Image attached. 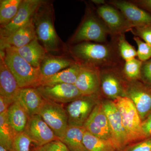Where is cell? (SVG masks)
<instances>
[{"label":"cell","mask_w":151,"mask_h":151,"mask_svg":"<svg viewBox=\"0 0 151 151\" xmlns=\"http://www.w3.org/2000/svg\"><path fill=\"white\" fill-rule=\"evenodd\" d=\"M112 43L84 42L73 45L69 51L73 59L81 64L100 68L119 66L120 57L113 40Z\"/></svg>","instance_id":"obj_1"},{"label":"cell","mask_w":151,"mask_h":151,"mask_svg":"<svg viewBox=\"0 0 151 151\" xmlns=\"http://www.w3.org/2000/svg\"><path fill=\"white\" fill-rule=\"evenodd\" d=\"M51 3L43 1L33 15L32 19L37 37L47 53H58L62 42L55 28L54 13Z\"/></svg>","instance_id":"obj_2"},{"label":"cell","mask_w":151,"mask_h":151,"mask_svg":"<svg viewBox=\"0 0 151 151\" xmlns=\"http://www.w3.org/2000/svg\"><path fill=\"white\" fill-rule=\"evenodd\" d=\"M109 30L102 20L90 7H87L85 15L79 26L70 37V44L93 42L107 43Z\"/></svg>","instance_id":"obj_3"},{"label":"cell","mask_w":151,"mask_h":151,"mask_svg":"<svg viewBox=\"0 0 151 151\" xmlns=\"http://www.w3.org/2000/svg\"><path fill=\"white\" fill-rule=\"evenodd\" d=\"M4 51L5 62L20 88H36L40 86L41 74L39 68L30 65L13 48H6Z\"/></svg>","instance_id":"obj_4"},{"label":"cell","mask_w":151,"mask_h":151,"mask_svg":"<svg viewBox=\"0 0 151 151\" xmlns=\"http://www.w3.org/2000/svg\"><path fill=\"white\" fill-rule=\"evenodd\" d=\"M113 101L121 113L130 145L145 139L142 131V122L132 100L125 96L117 97Z\"/></svg>","instance_id":"obj_5"},{"label":"cell","mask_w":151,"mask_h":151,"mask_svg":"<svg viewBox=\"0 0 151 151\" xmlns=\"http://www.w3.org/2000/svg\"><path fill=\"white\" fill-rule=\"evenodd\" d=\"M38 114L58 139H61L68 126L67 112L62 104L44 99Z\"/></svg>","instance_id":"obj_6"},{"label":"cell","mask_w":151,"mask_h":151,"mask_svg":"<svg viewBox=\"0 0 151 151\" xmlns=\"http://www.w3.org/2000/svg\"><path fill=\"white\" fill-rule=\"evenodd\" d=\"M102 104L109 122L112 143L116 151H122L130 143L121 113L113 100H105L102 102Z\"/></svg>","instance_id":"obj_7"},{"label":"cell","mask_w":151,"mask_h":151,"mask_svg":"<svg viewBox=\"0 0 151 151\" xmlns=\"http://www.w3.org/2000/svg\"><path fill=\"white\" fill-rule=\"evenodd\" d=\"M126 97L134 105L142 122L151 113V89L142 81H124Z\"/></svg>","instance_id":"obj_8"},{"label":"cell","mask_w":151,"mask_h":151,"mask_svg":"<svg viewBox=\"0 0 151 151\" xmlns=\"http://www.w3.org/2000/svg\"><path fill=\"white\" fill-rule=\"evenodd\" d=\"M99 94L83 95L68 105V125L84 126L94 107L100 102Z\"/></svg>","instance_id":"obj_9"},{"label":"cell","mask_w":151,"mask_h":151,"mask_svg":"<svg viewBox=\"0 0 151 151\" xmlns=\"http://www.w3.org/2000/svg\"><path fill=\"white\" fill-rule=\"evenodd\" d=\"M96 12L113 37L130 31L133 28L122 12L110 4L97 6Z\"/></svg>","instance_id":"obj_10"},{"label":"cell","mask_w":151,"mask_h":151,"mask_svg":"<svg viewBox=\"0 0 151 151\" xmlns=\"http://www.w3.org/2000/svg\"><path fill=\"white\" fill-rule=\"evenodd\" d=\"M117 66L100 68V89L106 97L112 100L125 97V79Z\"/></svg>","instance_id":"obj_11"},{"label":"cell","mask_w":151,"mask_h":151,"mask_svg":"<svg viewBox=\"0 0 151 151\" xmlns=\"http://www.w3.org/2000/svg\"><path fill=\"white\" fill-rule=\"evenodd\" d=\"M45 100L63 104L70 103L83 96L74 84H62L36 87Z\"/></svg>","instance_id":"obj_12"},{"label":"cell","mask_w":151,"mask_h":151,"mask_svg":"<svg viewBox=\"0 0 151 151\" xmlns=\"http://www.w3.org/2000/svg\"><path fill=\"white\" fill-rule=\"evenodd\" d=\"M43 1L42 0H22L12 20L5 26L1 27L0 38L8 37L28 23Z\"/></svg>","instance_id":"obj_13"},{"label":"cell","mask_w":151,"mask_h":151,"mask_svg":"<svg viewBox=\"0 0 151 151\" xmlns=\"http://www.w3.org/2000/svg\"><path fill=\"white\" fill-rule=\"evenodd\" d=\"M108 3L122 12L132 27H151V14L132 1L112 0Z\"/></svg>","instance_id":"obj_14"},{"label":"cell","mask_w":151,"mask_h":151,"mask_svg":"<svg viewBox=\"0 0 151 151\" xmlns=\"http://www.w3.org/2000/svg\"><path fill=\"white\" fill-rule=\"evenodd\" d=\"M24 132L35 147H42L52 141L58 139L39 114L29 118Z\"/></svg>","instance_id":"obj_15"},{"label":"cell","mask_w":151,"mask_h":151,"mask_svg":"<svg viewBox=\"0 0 151 151\" xmlns=\"http://www.w3.org/2000/svg\"><path fill=\"white\" fill-rule=\"evenodd\" d=\"M75 85L83 95L99 94L100 89V68L81 64Z\"/></svg>","instance_id":"obj_16"},{"label":"cell","mask_w":151,"mask_h":151,"mask_svg":"<svg viewBox=\"0 0 151 151\" xmlns=\"http://www.w3.org/2000/svg\"><path fill=\"white\" fill-rule=\"evenodd\" d=\"M4 51L0 52V96L12 104L16 101L21 88L16 79L4 61Z\"/></svg>","instance_id":"obj_17"},{"label":"cell","mask_w":151,"mask_h":151,"mask_svg":"<svg viewBox=\"0 0 151 151\" xmlns=\"http://www.w3.org/2000/svg\"><path fill=\"white\" fill-rule=\"evenodd\" d=\"M37 37L32 19L27 24L6 37L0 38L1 50L10 47H22Z\"/></svg>","instance_id":"obj_18"},{"label":"cell","mask_w":151,"mask_h":151,"mask_svg":"<svg viewBox=\"0 0 151 151\" xmlns=\"http://www.w3.org/2000/svg\"><path fill=\"white\" fill-rule=\"evenodd\" d=\"M76 62L74 59L67 56L47 53L39 68L41 78L56 74L72 66Z\"/></svg>","instance_id":"obj_19"},{"label":"cell","mask_w":151,"mask_h":151,"mask_svg":"<svg viewBox=\"0 0 151 151\" xmlns=\"http://www.w3.org/2000/svg\"><path fill=\"white\" fill-rule=\"evenodd\" d=\"M26 111L29 118L38 114L44 99L36 88H21L17 100Z\"/></svg>","instance_id":"obj_20"},{"label":"cell","mask_w":151,"mask_h":151,"mask_svg":"<svg viewBox=\"0 0 151 151\" xmlns=\"http://www.w3.org/2000/svg\"><path fill=\"white\" fill-rule=\"evenodd\" d=\"M11 48L15 50L30 65L37 68H40L42 61L47 53L37 37L24 46L19 48Z\"/></svg>","instance_id":"obj_21"},{"label":"cell","mask_w":151,"mask_h":151,"mask_svg":"<svg viewBox=\"0 0 151 151\" xmlns=\"http://www.w3.org/2000/svg\"><path fill=\"white\" fill-rule=\"evenodd\" d=\"M81 63L76 62L72 66L58 73L41 78L40 85L52 86L56 84H75L80 73Z\"/></svg>","instance_id":"obj_22"},{"label":"cell","mask_w":151,"mask_h":151,"mask_svg":"<svg viewBox=\"0 0 151 151\" xmlns=\"http://www.w3.org/2000/svg\"><path fill=\"white\" fill-rule=\"evenodd\" d=\"M86 131L84 126L68 125L63 137L59 140L67 146L70 151H87L83 144Z\"/></svg>","instance_id":"obj_23"},{"label":"cell","mask_w":151,"mask_h":151,"mask_svg":"<svg viewBox=\"0 0 151 151\" xmlns=\"http://www.w3.org/2000/svg\"><path fill=\"white\" fill-rule=\"evenodd\" d=\"M7 115L9 122L17 134L24 132L29 117L17 100L9 107Z\"/></svg>","instance_id":"obj_24"},{"label":"cell","mask_w":151,"mask_h":151,"mask_svg":"<svg viewBox=\"0 0 151 151\" xmlns=\"http://www.w3.org/2000/svg\"><path fill=\"white\" fill-rule=\"evenodd\" d=\"M17 134L9 122L7 112L0 115V145L12 151L13 143Z\"/></svg>","instance_id":"obj_25"},{"label":"cell","mask_w":151,"mask_h":151,"mask_svg":"<svg viewBox=\"0 0 151 151\" xmlns=\"http://www.w3.org/2000/svg\"><path fill=\"white\" fill-rule=\"evenodd\" d=\"M83 144L87 151H117L111 141L95 137L86 131Z\"/></svg>","instance_id":"obj_26"},{"label":"cell","mask_w":151,"mask_h":151,"mask_svg":"<svg viewBox=\"0 0 151 151\" xmlns=\"http://www.w3.org/2000/svg\"><path fill=\"white\" fill-rule=\"evenodd\" d=\"M22 0L0 1L1 27L9 23L16 15Z\"/></svg>","instance_id":"obj_27"},{"label":"cell","mask_w":151,"mask_h":151,"mask_svg":"<svg viewBox=\"0 0 151 151\" xmlns=\"http://www.w3.org/2000/svg\"><path fill=\"white\" fill-rule=\"evenodd\" d=\"M113 38L119 55L125 61L135 58L137 56V50L127 41L125 34H122Z\"/></svg>","instance_id":"obj_28"},{"label":"cell","mask_w":151,"mask_h":151,"mask_svg":"<svg viewBox=\"0 0 151 151\" xmlns=\"http://www.w3.org/2000/svg\"><path fill=\"white\" fill-rule=\"evenodd\" d=\"M142 62L136 58L125 61L122 73L128 81L140 80L141 70Z\"/></svg>","instance_id":"obj_29"},{"label":"cell","mask_w":151,"mask_h":151,"mask_svg":"<svg viewBox=\"0 0 151 151\" xmlns=\"http://www.w3.org/2000/svg\"><path fill=\"white\" fill-rule=\"evenodd\" d=\"M89 117L97 126L102 129L110 137L112 142V136L109 122L103 109L102 102H100L95 106Z\"/></svg>","instance_id":"obj_30"},{"label":"cell","mask_w":151,"mask_h":151,"mask_svg":"<svg viewBox=\"0 0 151 151\" xmlns=\"http://www.w3.org/2000/svg\"><path fill=\"white\" fill-rule=\"evenodd\" d=\"M31 140L24 132L17 134L13 143L12 151H29Z\"/></svg>","instance_id":"obj_31"},{"label":"cell","mask_w":151,"mask_h":151,"mask_svg":"<svg viewBox=\"0 0 151 151\" xmlns=\"http://www.w3.org/2000/svg\"><path fill=\"white\" fill-rule=\"evenodd\" d=\"M134 40L137 45V56L138 59L142 62H145L151 58V46L143 41L138 37L134 36Z\"/></svg>","instance_id":"obj_32"},{"label":"cell","mask_w":151,"mask_h":151,"mask_svg":"<svg viewBox=\"0 0 151 151\" xmlns=\"http://www.w3.org/2000/svg\"><path fill=\"white\" fill-rule=\"evenodd\" d=\"M122 151H151V137L129 145Z\"/></svg>","instance_id":"obj_33"},{"label":"cell","mask_w":151,"mask_h":151,"mask_svg":"<svg viewBox=\"0 0 151 151\" xmlns=\"http://www.w3.org/2000/svg\"><path fill=\"white\" fill-rule=\"evenodd\" d=\"M140 80L143 84L151 89V58L142 63Z\"/></svg>","instance_id":"obj_34"},{"label":"cell","mask_w":151,"mask_h":151,"mask_svg":"<svg viewBox=\"0 0 151 151\" xmlns=\"http://www.w3.org/2000/svg\"><path fill=\"white\" fill-rule=\"evenodd\" d=\"M130 32L134 36L138 37L142 39L144 42L151 46V27H134Z\"/></svg>","instance_id":"obj_35"},{"label":"cell","mask_w":151,"mask_h":151,"mask_svg":"<svg viewBox=\"0 0 151 151\" xmlns=\"http://www.w3.org/2000/svg\"><path fill=\"white\" fill-rule=\"evenodd\" d=\"M43 146L46 151H70L67 146L59 139L52 141Z\"/></svg>","instance_id":"obj_36"},{"label":"cell","mask_w":151,"mask_h":151,"mask_svg":"<svg viewBox=\"0 0 151 151\" xmlns=\"http://www.w3.org/2000/svg\"><path fill=\"white\" fill-rule=\"evenodd\" d=\"M142 131L145 139L151 137V113L142 122Z\"/></svg>","instance_id":"obj_37"},{"label":"cell","mask_w":151,"mask_h":151,"mask_svg":"<svg viewBox=\"0 0 151 151\" xmlns=\"http://www.w3.org/2000/svg\"><path fill=\"white\" fill-rule=\"evenodd\" d=\"M132 2L151 14V0H137Z\"/></svg>","instance_id":"obj_38"},{"label":"cell","mask_w":151,"mask_h":151,"mask_svg":"<svg viewBox=\"0 0 151 151\" xmlns=\"http://www.w3.org/2000/svg\"><path fill=\"white\" fill-rule=\"evenodd\" d=\"M12 103L3 96H0V115L7 113Z\"/></svg>","instance_id":"obj_39"},{"label":"cell","mask_w":151,"mask_h":151,"mask_svg":"<svg viewBox=\"0 0 151 151\" xmlns=\"http://www.w3.org/2000/svg\"><path fill=\"white\" fill-rule=\"evenodd\" d=\"M92 1L95 4L97 5V6L102 5L106 3L104 0H93Z\"/></svg>","instance_id":"obj_40"},{"label":"cell","mask_w":151,"mask_h":151,"mask_svg":"<svg viewBox=\"0 0 151 151\" xmlns=\"http://www.w3.org/2000/svg\"><path fill=\"white\" fill-rule=\"evenodd\" d=\"M33 151H46L44 146L35 147L33 150Z\"/></svg>","instance_id":"obj_41"},{"label":"cell","mask_w":151,"mask_h":151,"mask_svg":"<svg viewBox=\"0 0 151 151\" xmlns=\"http://www.w3.org/2000/svg\"><path fill=\"white\" fill-rule=\"evenodd\" d=\"M0 151H9L6 149L3 146L0 145Z\"/></svg>","instance_id":"obj_42"}]
</instances>
